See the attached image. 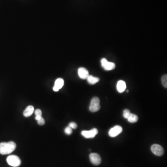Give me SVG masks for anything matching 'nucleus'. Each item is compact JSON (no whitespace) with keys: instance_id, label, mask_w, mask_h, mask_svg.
I'll use <instances>...</instances> for the list:
<instances>
[{"instance_id":"412c9836","label":"nucleus","mask_w":167,"mask_h":167,"mask_svg":"<svg viewBox=\"0 0 167 167\" xmlns=\"http://www.w3.org/2000/svg\"><path fill=\"white\" fill-rule=\"evenodd\" d=\"M42 116H36V119L37 121L39 120L41 118H42Z\"/></svg>"},{"instance_id":"aec40b11","label":"nucleus","mask_w":167,"mask_h":167,"mask_svg":"<svg viewBox=\"0 0 167 167\" xmlns=\"http://www.w3.org/2000/svg\"><path fill=\"white\" fill-rule=\"evenodd\" d=\"M35 114L36 116H42V111L41 110L39 109H37L35 111Z\"/></svg>"},{"instance_id":"f03ea898","label":"nucleus","mask_w":167,"mask_h":167,"mask_svg":"<svg viewBox=\"0 0 167 167\" xmlns=\"http://www.w3.org/2000/svg\"><path fill=\"white\" fill-rule=\"evenodd\" d=\"M7 162L10 166L17 167L21 164V160L20 158L15 155L8 156L7 158Z\"/></svg>"},{"instance_id":"f8f14e48","label":"nucleus","mask_w":167,"mask_h":167,"mask_svg":"<svg viewBox=\"0 0 167 167\" xmlns=\"http://www.w3.org/2000/svg\"><path fill=\"white\" fill-rule=\"evenodd\" d=\"M33 112H34V107L32 105H29L25 109L23 112V115L25 117H29L32 115Z\"/></svg>"},{"instance_id":"9b49d317","label":"nucleus","mask_w":167,"mask_h":167,"mask_svg":"<svg viewBox=\"0 0 167 167\" xmlns=\"http://www.w3.org/2000/svg\"><path fill=\"white\" fill-rule=\"evenodd\" d=\"M126 88V85L125 82L123 80H119L117 84V91L119 93H122L125 91Z\"/></svg>"},{"instance_id":"a211bd4d","label":"nucleus","mask_w":167,"mask_h":167,"mask_svg":"<svg viewBox=\"0 0 167 167\" xmlns=\"http://www.w3.org/2000/svg\"><path fill=\"white\" fill-rule=\"evenodd\" d=\"M68 126L73 129H76L77 128V125L74 122H71L69 125Z\"/></svg>"},{"instance_id":"f3484780","label":"nucleus","mask_w":167,"mask_h":167,"mask_svg":"<svg viewBox=\"0 0 167 167\" xmlns=\"http://www.w3.org/2000/svg\"><path fill=\"white\" fill-rule=\"evenodd\" d=\"M65 132L67 135H71L73 132V130H72V128H70L69 126H68L65 129Z\"/></svg>"},{"instance_id":"39448f33","label":"nucleus","mask_w":167,"mask_h":167,"mask_svg":"<svg viewBox=\"0 0 167 167\" xmlns=\"http://www.w3.org/2000/svg\"><path fill=\"white\" fill-rule=\"evenodd\" d=\"M151 151L156 156L161 157L164 154V149L163 147L159 144H153L151 147Z\"/></svg>"},{"instance_id":"1a4fd4ad","label":"nucleus","mask_w":167,"mask_h":167,"mask_svg":"<svg viewBox=\"0 0 167 167\" xmlns=\"http://www.w3.org/2000/svg\"><path fill=\"white\" fill-rule=\"evenodd\" d=\"M78 74L79 77L83 79H86L90 75L88 71L84 68H80L78 69Z\"/></svg>"},{"instance_id":"0eeeda50","label":"nucleus","mask_w":167,"mask_h":167,"mask_svg":"<svg viewBox=\"0 0 167 167\" xmlns=\"http://www.w3.org/2000/svg\"><path fill=\"white\" fill-rule=\"evenodd\" d=\"M122 128L121 126L116 125L110 129L109 131V135L111 137H115L122 133Z\"/></svg>"},{"instance_id":"4468645a","label":"nucleus","mask_w":167,"mask_h":167,"mask_svg":"<svg viewBox=\"0 0 167 167\" xmlns=\"http://www.w3.org/2000/svg\"><path fill=\"white\" fill-rule=\"evenodd\" d=\"M127 120L129 122H131V123H134L138 121V117L135 114L131 113L129 117L127 118Z\"/></svg>"},{"instance_id":"f257e3e1","label":"nucleus","mask_w":167,"mask_h":167,"mask_svg":"<svg viewBox=\"0 0 167 167\" xmlns=\"http://www.w3.org/2000/svg\"><path fill=\"white\" fill-rule=\"evenodd\" d=\"M16 148V145L14 142L1 143H0V154L1 155L10 154L14 151Z\"/></svg>"},{"instance_id":"423d86ee","label":"nucleus","mask_w":167,"mask_h":167,"mask_svg":"<svg viewBox=\"0 0 167 167\" xmlns=\"http://www.w3.org/2000/svg\"><path fill=\"white\" fill-rule=\"evenodd\" d=\"M98 130L96 128H94L90 131H83L81 132V134L84 137L86 138H93L98 134Z\"/></svg>"},{"instance_id":"9d476101","label":"nucleus","mask_w":167,"mask_h":167,"mask_svg":"<svg viewBox=\"0 0 167 167\" xmlns=\"http://www.w3.org/2000/svg\"><path fill=\"white\" fill-rule=\"evenodd\" d=\"M64 84V81L61 78L57 79L54 83V87L53 90L54 91H58L59 89L62 88Z\"/></svg>"},{"instance_id":"2eb2a0df","label":"nucleus","mask_w":167,"mask_h":167,"mask_svg":"<svg viewBox=\"0 0 167 167\" xmlns=\"http://www.w3.org/2000/svg\"><path fill=\"white\" fill-rule=\"evenodd\" d=\"M162 82L163 85L165 88H167V75H164L162 78Z\"/></svg>"},{"instance_id":"dca6fc26","label":"nucleus","mask_w":167,"mask_h":167,"mask_svg":"<svg viewBox=\"0 0 167 167\" xmlns=\"http://www.w3.org/2000/svg\"><path fill=\"white\" fill-rule=\"evenodd\" d=\"M131 113L130 111L128 109H125L124 110V112H123V116L125 118L127 119Z\"/></svg>"},{"instance_id":"7ed1b4c3","label":"nucleus","mask_w":167,"mask_h":167,"mask_svg":"<svg viewBox=\"0 0 167 167\" xmlns=\"http://www.w3.org/2000/svg\"><path fill=\"white\" fill-rule=\"evenodd\" d=\"M100 109V100L99 98L95 96L91 101L89 110L91 112H95L99 111Z\"/></svg>"},{"instance_id":"20e7f679","label":"nucleus","mask_w":167,"mask_h":167,"mask_svg":"<svg viewBox=\"0 0 167 167\" xmlns=\"http://www.w3.org/2000/svg\"><path fill=\"white\" fill-rule=\"evenodd\" d=\"M101 63L102 68L106 71H111L116 68V65L114 63L109 62L105 58H103L101 60Z\"/></svg>"},{"instance_id":"ddd939ff","label":"nucleus","mask_w":167,"mask_h":167,"mask_svg":"<svg viewBox=\"0 0 167 167\" xmlns=\"http://www.w3.org/2000/svg\"><path fill=\"white\" fill-rule=\"evenodd\" d=\"M87 82L90 85H94L98 83L99 79L98 77H94L92 75H89L87 79Z\"/></svg>"},{"instance_id":"6e6552de","label":"nucleus","mask_w":167,"mask_h":167,"mask_svg":"<svg viewBox=\"0 0 167 167\" xmlns=\"http://www.w3.org/2000/svg\"><path fill=\"white\" fill-rule=\"evenodd\" d=\"M90 159L91 163L95 165H99L101 163L100 156L97 153H91L90 155Z\"/></svg>"},{"instance_id":"6ab92c4d","label":"nucleus","mask_w":167,"mask_h":167,"mask_svg":"<svg viewBox=\"0 0 167 167\" xmlns=\"http://www.w3.org/2000/svg\"><path fill=\"white\" fill-rule=\"evenodd\" d=\"M38 121V124L39 125H43L45 123V121L43 118L42 117L39 120L37 121Z\"/></svg>"}]
</instances>
